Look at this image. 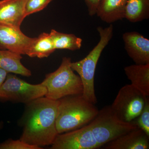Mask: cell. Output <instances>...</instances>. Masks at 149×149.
<instances>
[{"instance_id":"20","label":"cell","mask_w":149,"mask_h":149,"mask_svg":"<svg viewBox=\"0 0 149 149\" xmlns=\"http://www.w3.org/2000/svg\"><path fill=\"white\" fill-rule=\"evenodd\" d=\"M43 148L32 146L21 140H14L9 139L0 143V149H42Z\"/></svg>"},{"instance_id":"9","label":"cell","mask_w":149,"mask_h":149,"mask_svg":"<svg viewBox=\"0 0 149 149\" xmlns=\"http://www.w3.org/2000/svg\"><path fill=\"white\" fill-rule=\"evenodd\" d=\"M125 49L136 64L149 63V40L136 32H127L123 35Z\"/></svg>"},{"instance_id":"14","label":"cell","mask_w":149,"mask_h":149,"mask_svg":"<svg viewBox=\"0 0 149 149\" xmlns=\"http://www.w3.org/2000/svg\"><path fill=\"white\" fill-rule=\"evenodd\" d=\"M21 55L11 51L0 49V68L8 73L29 77L32 72L22 63Z\"/></svg>"},{"instance_id":"15","label":"cell","mask_w":149,"mask_h":149,"mask_svg":"<svg viewBox=\"0 0 149 149\" xmlns=\"http://www.w3.org/2000/svg\"><path fill=\"white\" fill-rule=\"evenodd\" d=\"M55 50L49 34L44 32L35 38L26 55L31 58H42L48 57Z\"/></svg>"},{"instance_id":"8","label":"cell","mask_w":149,"mask_h":149,"mask_svg":"<svg viewBox=\"0 0 149 149\" xmlns=\"http://www.w3.org/2000/svg\"><path fill=\"white\" fill-rule=\"evenodd\" d=\"M35 38L27 37L20 28L0 23V49L26 55Z\"/></svg>"},{"instance_id":"16","label":"cell","mask_w":149,"mask_h":149,"mask_svg":"<svg viewBox=\"0 0 149 149\" xmlns=\"http://www.w3.org/2000/svg\"><path fill=\"white\" fill-rule=\"evenodd\" d=\"M149 17V0H127L125 18L132 22L148 19Z\"/></svg>"},{"instance_id":"17","label":"cell","mask_w":149,"mask_h":149,"mask_svg":"<svg viewBox=\"0 0 149 149\" xmlns=\"http://www.w3.org/2000/svg\"><path fill=\"white\" fill-rule=\"evenodd\" d=\"M55 49H68L75 51L82 47L83 40L74 34H65L52 29L49 33Z\"/></svg>"},{"instance_id":"1","label":"cell","mask_w":149,"mask_h":149,"mask_svg":"<svg viewBox=\"0 0 149 149\" xmlns=\"http://www.w3.org/2000/svg\"><path fill=\"white\" fill-rule=\"evenodd\" d=\"M58 100L41 97L25 104L18 121L22 128L20 140L41 147L52 145L58 135L56 127Z\"/></svg>"},{"instance_id":"6","label":"cell","mask_w":149,"mask_h":149,"mask_svg":"<svg viewBox=\"0 0 149 149\" xmlns=\"http://www.w3.org/2000/svg\"><path fill=\"white\" fill-rule=\"evenodd\" d=\"M47 89L42 83L31 84L8 73L0 88V102L26 104L44 97Z\"/></svg>"},{"instance_id":"4","label":"cell","mask_w":149,"mask_h":149,"mask_svg":"<svg viewBox=\"0 0 149 149\" xmlns=\"http://www.w3.org/2000/svg\"><path fill=\"white\" fill-rule=\"evenodd\" d=\"M100 40L87 56L79 61L71 62V67L78 73L83 86V96L86 100L95 104L97 99L95 90V72L96 66L102 52L107 45L113 35V26L111 24L103 28L97 27Z\"/></svg>"},{"instance_id":"12","label":"cell","mask_w":149,"mask_h":149,"mask_svg":"<svg viewBox=\"0 0 149 149\" xmlns=\"http://www.w3.org/2000/svg\"><path fill=\"white\" fill-rule=\"evenodd\" d=\"M127 0H101L96 14L102 21L107 23L125 18Z\"/></svg>"},{"instance_id":"22","label":"cell","mask_w":149,"mask_h":149,"mask_svg":"<svg viewBox=\"0 0 149 149\" xmlns=\"http://www.w3.org/2000/svg\"><path fill=\"white\" fill-rule=\"evenodd\" d=\"M8 72L0 68V88L6 78Z\"/></svg>"},{"instance_id":"3","label":"cell","mask_w":149,"mask_h":149,"mask_svg":"<svg viewBox=\"0 0 149 149\" xmlns=\"http://www.w3.org/2000/svg\"><path fill=\"white\" fill-rule=\"evenodd\" d=\"M58 100L56 127L58 134L83 127L99 113L95 104L82 95L66 96Z\"/></svg>"},{"instance_id":"13","label":"cell","mask_w":149,"mask_h":149,"mask_svg":"<svg viewBox=\"0 0 149 149\" xmlns=\"http://www.w3.org/2000/svg\"><path fill=\"white\" fill-rule=\"evenodd\" d=\"M124 71L131 84L144 95L149 96V63L125 67Z\"/></svg>"},{"instance_id":"23","label":"cell","mask_w":149,"mask_h":149,"mask_svg":"<svg viewBox=\"0 0 149 149\" xmlns=\"http://www.w3.org/2000/svg\"><path fill=\"white\" fill-rule=\"evenodd\" d=\"M4 123L3 121H0V130L2 129L3 127Z\"/></svg>"},{"instance_id":"18","label":"cell","mask_w":149,"mask_h":149,"mask_svg":"<svg viewBox=\"0 0 149 149\" xmlns=\"http://www.w3.org/2000/svg\"><path fill=\"white\" fill-rule=\"evenodd\" d=\"M149 137V99L146 101L143 110L136 119L132 121Z\"/></svg>"},{"instance_id":"19","label":"cell","mask_w":149,"mask_h":149,"mask_svg":"<svg viewBox=\"0 0 149 149\" xmlns=\"http://www.w3.org/2000/svg\"><path fill=\"white\" fill-rule=\"evenodd\" d=\"M52 0H27L25 6L26 16L45 8Z\"/></svg>"},{"instance_id":"21","label":"cell","mask_w":149,"mask_h":149,"mask_svg":"<svg viewBox=\"0 0 149 149\" xmlns=\"http://www.w3.org/2000/svg\"><path fill=\"white\" fill-rule=\"evenodd\" d=\"M87 6L88 13L91 16L96 15V10L101 0H84Z\"/></svg>"},{"instance_id":"2","label":"cell","mask_w":149,"mask_h":149,"mask_svg":"<svg viewBox=\"0 0 149 149\" xmlns=\"http://www.w3.org/2000/svg\"><path fill=\"white\" fill-rule=\"evenodd\" d=\"M138 127L133 122L119 120L111 106L104 107L87 125L68 134L72 149H95Z\"/></svg>"},{"instance_id":"7","label":"cell","mask_w":149,"mask_h":149,"mask_svg":"<svg viewBox=\"0 0 149 149\" xmlns=\"http://www.w3.org/2000/svg\"><path fill=\"white\" fill-rule=\"evenodd\" d=\"M148 97L127 84L120 88L111 107L119 120L130 123L141 113Z\"/></svg>"},{"instance_id":"10","label":"cell","mask_w":149,"mask_h":149,"mask_svg":"<svg viewBox=\"0 0 149 149\" xmlns=\"http://www.w3.org/2000/svg\"><path fill=\"white\" fill-rule=\"evenodd\" d=\"M149 137L137 127L103 146L106 149H148Z\"/></svg>"},{"instance_id":"11","label":"cell","mask_w":149,"mask_h":149,"mask_svg":"<svg viewBox=\"0 0 149 149\" xmlns=\"http://www.w3.org/2000/svg\"><path fill=\"white\" fill-rule=\"evenodd\" d=\"M27 0L0 1V23L20 28L26 17L25 6Z\"/></svg>"},{"instance_id":"5","label":"cell","mask_w":149,"mask_h":149,"mask_svg":"<svg viewBox=\"0 0 149 149\" xmlns=\"http://www.w3.org/2000/svg\"><path fill=\"white\" fill-rule=\"evenodd\" d=\"M70 58H63L61 64L54 72L46 75L42 84L47 89L45 97L57 100L70 95H83V86L79 75L71 67Z\"/></svg>"}]
</instances>
